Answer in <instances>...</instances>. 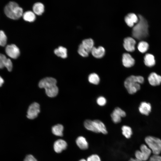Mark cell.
I'll return each instance as SVG.
<instances>
[{
	"label": "cell",
	"instance_id": "12",
	"mask_svg": "<svg viewBox=\"0 0 161 161\" xmlns=\"http://www.w3.org/2000/svg\"><path fill=\"white\" fill-rule=\"evenodd\" d=\"M148 80L152 86L159 85L161 83V76L155 72H151L148 76Z\"/></svg>",
	"mask_w": 161,
	"mask_h": 161
},
{
	"label": "cell",
	"instance_id": "4",
	"mask_svg": "<svg viewBox=\"0 0 161 161\" xmlns=\"http://www.w3.org/2000/svg\"><path fill=\"white\" fill-rule=\"evenodd\" d=\"M4 12L7 17L14 20L18 19L23 14L22 8L14 1L10 2L5 6Z\"/></svg>",
	"mask_w": 161,
	"mask_h": 161
},
{
	"label": "cell",
	"instance_id": "1",
	"mask_svg": "<svg viewBox=\"0 0 161 161\" xmlns=\"http://www.w3.org/2000/svg\"><path fill=\"white\" fill-rule=\"evenodd\" d=\"M139 20L137 23L133 27L132 35L138 40L146 38L148 34V25L146 20L142 16L139 15Z\"/></svg>",
	"mask_w": 161,
	"mask_h": 161
},
{
	"label": "cell",
	"instance_id": "5",
	"mask_svg": "<svg viewBox=\"0 0 161 161\" xmlns=\"http://www.w3.org/2000/svg\"><path fill=\"white\" fill-rule=\"evenodd\" d=\"M145 141L149 148L155 155H159L161 152V140L151 136L145 138Z\"/></svg>",
	"mask_w": 161,
	"mask_h": 161
},
{
	"label": "cell",
	"instance_id": "35",
	"mask_svg": "<svg viewBox=\"0 0 161 161\" xmlns=\"http://www.w3.org/2000/svg\"><path fill=\"white\" fill-rule=\"evenodd\" d=\"M24 161H37L36 159L32 155H27Z\"/></svg>",
	"mask_w": 161,
	"mask_h": 161
},
{
	"label": "cell",
	"instance_id": "30",
	"mask_svg": "<svg viewBox=\"0 0 161 161\" xmlns=\"http://www.w3.org/2000/svg\"><path fill=\"white\" fill-rule=\"evenodd\" d=\"M7 37L4 32L0 30V46H4L7 43Z\"/></svg>",
	"mask_w": 161,
	"mask_h": 161
},
{
	"label": "cell",
	"instance_id": "27",
	"mask_svg": "<svg viewBox=\"0 0 161 161\" xmlns=\"http://www.w3.org/2000/svg\"><path fill=\"white\" fill-rule=\"evenodd\" d=\"M88 80L89 83L95 85H97L99 83L100 78L96 73H93L89 75Z\"/></svg>",
	"mask_w": 161,
	"mask_h": 161
},
{
	"label": "cell",
	"instance_id": "13",
	"mask_svg": "<svg viewBox=\"0 0 161 161\" xmlns=\"http://www.w3.org/2000/svg\"><path fill=\"white\" fill-rule=\"evenodd\" d=\"M122 61L123 65L127 68L132 66L135 64L134 59L130 54L128 53L123 54Z\"/></svg>",
	"mask_w": 161,
	"mask_h": 161
},
{
	"label": "cell",
	"instance_id": "23",
	"mask_svg": "<svg viewBox=\"0 0 161 161\" xmlns=\"http://www.w3.org/2000/svg\"><path fill=\"white\" fill-rule=\"evenodd\" d=\"M54 53L58 57L63 58H65L67 57V49L62 46H59L54 50Z\"/></svg>",
	"mask_w": 161,
	"mask_h": 161
},
{
	"label": "cell",
	"instance_id": "21",
	"mask_svg": "<svg viewBox=\"0 0 161 161\" xmlns=\"http://www.w3.org/2000/svg\"><path fill=\"white\" fill-rule=\"evenodd\" d=\"M76 143L81 149L85 150L88 147V144L86 138L83 136L78 137L76 140Z\"/></svg>",
	"mask_w": 161,
	"mask_h": 161
},
{
	"label": "cell",
	"instance_id": "3",
	"mask_svg": "<svg viewBox=\"0 0 161 161\" xmlns=\"http://www.w3.org/2000/svg\"><path fill=\"white\" fill-rule=\"evenodd\" d=\"M144 81V78L142 76L131 75L126 79L124 86L129 94H133L140 89V84Z\"/></svg>",
	"mask_w": 161,
	"mask_h": 161
},
{
	"label": "cell",
	"instance_id": "25",
	"mask_svg": "<svg viewBox=\"0 0 161 161\" xmlns=\"http://www.w3.org/2000/svg\"><path fill=\"white\" fill-rule=\"evenodd\" d=\"M64 127L61 124H58L53 126L52 129V132L55 135L58 136H62Z\"/></svg>",
	"mask_w": 161,
	"mask_h": 161
},
{
	"label": "cell",
	"instance_id": "20",
	"mask_svg": "<svg viewBox=\"0 0 161 161\" xmlns=\"http://www.w3.org/2000/svg\"><path fill=\"white\" fill-rule=\"evenodd\" d=\"M83 47L89 53L91 52L93 48L94 42L91 38H88L83 40L81 44Z\"/></svg>",
	"mask_w": 161,
	"mask_h": 161
},
{
	"label": "cell",
	"instance_id": "11",
	"mask_svg": "<svg viewBox=\"0 0 161 161\" xmlns=\"http://www.w3.org/2000/svg\"><path fill=\"white\" fill-rule=\"evenodd\" d=\"M136 43L135 40L131 37L125 38L124 40L123 47L125 49L129 52L134 51L135 49Z\"/></svg>",
	"mask_w": 161,
	"mask_h": 161
},
{
	"label": "cell",
	"instance_id": "36",
	"mask_svg": "<svg viewBox=\"0 0 161 161\" xmlns=\"http://www.w3.org/2000/svg\"><path fill=\"white\" fill-rule=\"evenodd\" d=\"M4 82L3 78L0 76V87L1 86Z\"/></svg>",
	"mask_w": 161,
	"mask_h": 161
},
{
	"label": "cell",
	"instance_id": "22",
	"mask_svg": "<svg viewBox=\"0 0 161 161\" xmlns=\"http://www.w3.org/2000/svg\"><path fill=\"white\" fill-rule=\"evenodd\" d=\"M33 12L35 14L41 15L44 10V7L41 3L38 2L35 3L32 7Z\"/></svg>",
	"mask_w": 161,
	"mask_h": 161
},
{
	"label": "cell",
	"instance_id": "7",
	"mask_svg": "<svg viewBox=\"0 0 161 161\" xmlns=\"http://www.w3.org/2000/svg\"><path fill=\"white\" fill-rule=\"evenodd\" d=\"M40 112V107L39 104L34 102L29 106L27 114V117L30 119H33L36 118Z\"/></svg>",
	"mask_w": 161,
	"mask_h": 161
},
{
	"label": "cell",
	"instance_id": "26",
	"mask_svg": "<svg viewBox=\"0 0 161 161\" xmlns=\"http://www.w3.org/2000/svg\"><path fill=\"white\" fill-rule=\"evenodd\" d=\"M85 127L87 130L95 133H98L95 127L93 120H86L84 122Z\"/></svg>",
	"mask_w": 161,
	"mask_h": 161
},
{
	"label": "cell",
	"instance_id": "10",
	"mask_svg": "<svg viewBox=\"0 0 161 161\" xmlns=\"http://www.w3.org/2000/svg\"><path fill=\"white\" fill-rule=\"evenodd\" d=\"M4 67L6 68L9 71H11L13 68V64L11 60L7 58L3 54L0 53V69Z\"/></svg>",
	"mask_w": 161,
	"mask_h": 161
},
{
	"label": "cell",
	"instance_id": "28",
	"mask_svg": "<svg viewBox=\"0 0 161 161\" xmlns=\"http://www.w3.org/2000/svg\"><path fill=\"white\" fill-rule=\"evenodd\" d=\"M123 134L127 138H129L131 137L132 131L131 128L127 126H122V128Z\"/></svg>",
	"mask_w": 161,
	"mask_h": 161
},
{
	"label": "cell",
	"instance_id": "32",
	"mask_svg": "<svg viewBox=\"0 0 161 161\" xmlns=\"http://www.w3.org/2000/svg\"><path fill=\"white\" fill-rule=\"evenodd\" d=\"M97 104L99 106H104L106 103V100L103 96L98 97L96 100Z\"/></svg>",
	"mask_w": 161,
	"mask_h": 161
},
{
	"label": "cell",
	"instance_id": "17",
	"mask_svg": "<svg viewBox=\"0 0 161 161\" xmlns=\"http://www.w3.org/2000/svg\"><path fill=\"white\" fill-rule=\"evenodd\" d=\"M95 127L98 133H102L106 134L107 133L106 127L104 124L101 121L98 120H93Z\"/></svg>",
	"mask_w": 161,
	"mask_h": 161
},
{
	"label": "cell",
	"instance_id": "34",
	"mask_svg": "<svg viewBox=\"0 0 161 161\" xmlns=\"http://www.w3.org/2000/svg\"><path fill=\"white\" fill-rule=\"evenodd\" d=\"M148 161H161V157L159 155L154 154L150 158Z\"/></svg>",
	"mask_w": 161,
	"mask_h": 161
},
{
	"label": "cell",
	"instance_id": "33",
	"mask_svg": "<svg viewBox=\"0 0 161 161\" xmlns=\"http://www.w3.org/2000/svg\"><path fill=\"white\" fill-rule=\"evenodd\" d=\"M87 161H101L100 157L97 154L92 155L88 157Z\"/></svg>",
	"mask_w": 161,
	"mask_h": 161
},
{
	"label": "cell",
	"instance_id": "31",
	"mask_svg": "<svg viewBox=\"0 0 161 161\" xmlns=\"http://www.w3.org/2000/svg\"><path fill=\"white\" fill-rule=\"evenodd\" d=\"M78 52L79 55L83 57H86L89 55V53L83 47L81 44L79 45Z\"/></svg>",
	"mask_w": 161,
	"mask_h": 161
},
{
	"label": "cell",
	"instance_id": "18",
	"mask_svg": "<svg viewBox=\"0 0 161 161\" xmlns=\"http://www.w3.org/2000/svg\"><path fill=\"white\" fill-rule=\"evenodd\" d=\"M91 52L95 57L97 58H100L102 57L104 55L105 50L104 48L101 46H100L97 48L94 47Z\"/></svg>",
	"mask_w": 161,
	"mask_h": 161
},
{
	"label": "cell",
	"instance_id": "6",
	"mask_svg": "<svg viewBox=\"0 0 161 161\" xmlns=\"http://www.w3.org/2000/svg\"><path fill=\"white\" fill-rule=\"evenodd\" d=\"M151 153V151L148 147L145 144H142L140 147V151H136L135 155L136 158L145 161L148 159Z\"/></svg>",
	"mask_w": 161,
	"mask_h": 161
},
{
	"label": "cell",
	"instance_id": "8",
	"mask_svg": "<svg viewBox=\"0 0 161 161\" xmlns=\"http://www.w3.org/2000/svg\"><path fill=\"white\" fill-rule=\"evenodd\" d=\"M126 112L119 107L115 108L111 114L113 122L117 123L120 122L122 117L126 116Z\"/></svg>",
	"mask_w": 161,
	"mask_h": 161
},
{
	"label": "cell",
	"instance_id": "29",
	"mask_svg": "<svg viewBox=\"0 0 161 161\" xmlns=\"http://www.w3.org/2000/svg\"><path fill=\"white\" fill-rule=\"evenodd\" d=\"M149 47V44L146 42L142 41L140 42L138 45V49L141 53H144L147 51Z\"/></svg>",
	"mask_w": 161,
	"mask_h": 161
},
{
	"label": "cell",
	"instance_id": "9",
	"mask_svg": "<svg viewBox=\"0 0 161 161\" xmlns=\"http://www.w3.org/2000/svg\"><path fill=\"white\" fill-rule=\"evenodd\" d=\"M5 52L7 55L13 59L17 58L20 54L19 49L14 44L7 45L5 49Z\"/></svg>",
	"mask_w": 161,
	"mask_h": 161
},
{
	"label": "cell",
	"instance_id": "38",
	"mask_svg": "<svg viewBox=\"0 0 161 161\" xmlns=\"http://www.w3.org/2000/svg\"><path fill=\"white\" fill-rule=\"evenodd\" d=\"M79 161H87V160L84 159H82L80 160Z\"/></svg>",
	"mask_w": 161,
	"mask_h": 161
},
{
	"label": "cell",
	"instance_id": "15",
	"mask_svg": "<svg viewBox=\"0 0 161 161\" xmlns=\"http://www.w3.org/2000/svg\"><path fill=\"white\" fill-rule=\"evenodd\" d=\"M139 20L138 18L134 13H130L125 18V21L129 27H133L135 23H137Z\"/></svg>",
	"mask_w": 161,
	"mask_h": 161
},
{
	"label": "cell",
	"instance_id": "14",
	"mask_svg": "<svg viewBox=\"0 0 161 161\" xmlns=\"http://www.w3.org/2000/svg\"><path fill=\"white\" fill-rule=\"evenodd\" d=\"M67 144L66 142L62 139L56 141L54 144V151L57 153H60L66 148Z\"/></svg>",
	"mask_w": 161,
	"mask_h": 161
},
{
	"label": "cell",
	"instance_id": "19",
	"mask_svg": "<svg viewBox=\"0 0 161 161\" xmlns=\"http://www.w3.org/2000/svg\"><path fill=\"white\" fill-rule=\"evenodd\" d=\"M144 63L147 66L151 67L155 64V60L154 56L151 54H146L144 57Z\"/></svg>",
	"mask_w": 161,
	"mask_h": 161
},
{
	"label": "cell",
	"instance_id": "2",
	"mask_svg": "<svg viewBox=\"0 0 161 161\" xmlns=\"http://www.w3.org/2000/svg\"><path fill=\"white\" fill-rule=\"evenodd\" d=\"M56 80L52 77H46L41 80L39 83L38 86L44 88L47 95L50 97L56 96L58 93V89L56 86Z\"/></svg>",
	"mask_w": 161,
	"mask_h": 161
},
{
	"label": "cell",
	"instance_id": "37",
	"mask_svg": "<svg viewBox=\"0 0 161 161\" xmlns=\"http://www.w3.org/2000/svg\"><path fill=\"white\" fill-rule=\"evenodd\" d=\"M129 161H142L138 160L136 158L135 159L131 158L129 160Z\"/></svg>",
	"mask_w": 161,
	"mask_h": 161
},
{
	"label": "cell",
	"instance_id": "16",
	"mask_svg": "<svg viewBox=\"0 0 161 161\" xmlns=\"http://www.w3.org/2000/svg\"><path fill=\"white\" fill-rule=\"evenodd\" d=\"M151 106L150 103L145 102H142L139 107V112L141 114L145 115H148L151 112Z\"/></svg>",
	"mask_w": 161,
	"mask_h": 161
},
{
	"label": "cell",
	"instance_id": "24",
	"mask_svg": "<svg viewBox=\"0 0 161 161\" xmlns=\"http://www.w3.org/2000/svg\"><path fill=\"white\" fill-rule=\"evenodd\" d=\"M22 16L25 21L29 22H33L36 19L35 14L31 11L25 12L23 13Z\"/></svg>",
	"mask_w": 161,
	"mask_h": 161
}]
</instances>
